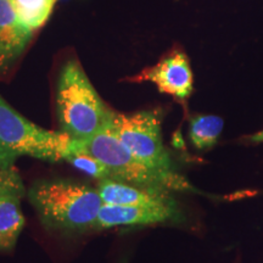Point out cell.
I'll use <instances>...</instances> for the list:
<instances>
[{
  "label": "cell",
  "mask_w": 263,
  "mask_h": 263,
  "mask_svg": "<svg viewBox=\"0 0 263 263\" xmlns=\"http://www.w3.org/2000/svg\"><path fill=\"white\" fill-rule=\"evenodd\" d=\"M27 196L43 224L62 233L94 229L104 205L97 189L71 179L37 180Z\"/></svg>",
  "instance_id": "1"
},
{
  "label": "cell",
  "mask_w": 263,
  "mask_h": 263,
  "mask_svg": "<svg viewBox=\"0 0 263 263\" xmlns=\"http://www.w3.org/2000/svg\"><path fill=\"white\" fill-rule=\"evenodd\" d=\"M57 112L61 132L85 141L110 126L111 110L88 78L77 59L62 67L57 85Z\"/></svg>",
  "instance_id": "2"
},
{
  "label": "cell",
  "mask_w": 263,
  "mask_h": 263,
  "mask_svg": "<svg viewBox=\"0 0 263 263\" xmlns=\"http://www.w3.org/2000/svg\"><path fill=\"white\" fill-rule=\"evenodd\" d=\"M64 132L48 130L18 114L0 97V166L12 168L21 156L49 162L64 161L71 145Z\"/></svg>",
  "instance_id": "3"
},
{
  "label": "cell",
  "mask_w": 263,
  "mask_h": 263,
  "mask_svg": "<svg viewBox=\"0 0 263 263\" xmlns=\"http://www.w3.org/2000/svg\"><path fill=\"white\" fill-rule=\"evenodd\" d=\"M77 141V140H76ZM80 145L110 170L112 179L137 185L167 189L171 192H194L193 185L177 171L170 172L151 167L121 143L110 128H105Z\"/></svg>",
  "instance_id": "4"
},
{
  "label": "cell",
  "mask_w": 263,
  "mask_h": 263,
  "mask_svg": "<svg viewBox=\"0 0 263 263\" xmlns=\"http://www.w3.org/2000/svg\"><path fill=\"white\" fill-rule=\"evenodd\" d=\"M161 108L143 110L133 114L114 111L110 128L127 149L141 161L155 168L174 172L172 159L162 140Z\"/></svg>",
  "instance_id": "5"
},
{
  "label": "cell",
  "mask_w": 263,
  "mask_h": 263,
  "mask_svg": "<svg viewBox=\"0 0 263 263\" xmlns=\"http://www.w3.org/2000/svg\"><path fill=\"white\" fill-rule=\"evenodd\" d=\"M130 82H150L160 93L167 94L185 104L194 91V74L188 55L182 48H173L156 65L141 70L129 78Z\"/></svg>",
  "instance_id": "6"
},
{
  "label": "cell",
  "mask_w": 263,
  "mask_h": 263,
  "mask_svg": "<svg viewBox=\"0 0 263 263\" xmlns=\"http://www.w3.org/2000/svg\"><path fill=\"white\" fill-rule=\"evenodd\" d=\"M184 215L179 203L164 206H101L94 229H110L128 226H153L179 223Z\"/></svg>",
  "instance_id": "7"
},
{
  "label": "cell",
  "mask_w": 263,
  "mask_h": 263,
  "mask_svg": "<svg viewBox=\"0 0 263 263\" xmlns=\"http://www.w3.org/2000/svg\"><path fill=\"white\" fill-rule=\"evenodd\" d=\"M97 190L105 205L164 206L178 203L171 190L137 185L115 179H100Z\"/></svg>",
  "instance_id": "8"
},
{
  "label": "cell",
  "mask_w": 263,
  "mask_h": 263,
  "mask_svg": "<svg viewBox=\"0 0 263 263\" xmlns=\"http://www.w3.org/2000/svg\"><path fill=\"white\" fill-rule=\"evenodd\" d=\"M32 35L15 14L11 0H0V72H6L17 61Z\"/></svg>",
  "instance_id": "9"
},
{
  "label": "cell",
  "mask_w": 263,
  "mask_h": 263,
  "mask_svg": "<svg viewBox=\"0 0 263 263\" xmlns=\"http://www.w3.org/2000/svg\"><path fill=\"white\" fill-rule=\"evenodd\" d=\"M21 197L16 195L0 196V250L14 249L25 227V217L20 205Z\"/></svg>",
  "instance_id": "10"
},
{
  "label": "cell",
  "mask_w": 263,
  "mask_h": 263,
  "mask_svg": "<svg viewBox=\"0 0 263 263\" xmlns=\"http://www.w3.org/2000/svg\"><path fill=\"white\" fill-rule=\"evenodd\" d=\"M224 121L215 115H193L189 120V140L197 151L215 147L221 136Z\"/></svg>",
  "instance_id": "11"
},
{
  "label": "cell",
  "mask_w": 263,
  "mask_h": 263,
  "mask_svg": "<svg viewBox=\"0 0 263 263\" xmlns=\"http://www.w3.org/2000/svg\"><path fill=\"white\" fill-rule=\"evenodd\" d=\"M11 4L21 24L35 32L48 22L57 0H11Z\"/></svg>",
  "instance_id": "12"
},
{
  "label": "cell",
  "mask_w": 263,
  "mask_h": 263,
  "mask_svg": "<svg viewBox=\"0 0 263 263\" xmlns=\"http://www.w3.org/2000/svg\"><path fill=\"white\" fill-rule=\"evenodd\" d=\"M77 170L93 177L97 179H112V174L110 170L105 164L99 161L97 157L91 155L88 150H85L83 146L80 145V143L76 140H71L70 149L66 154L65 160Z\"/></svg>",
  "instance_id": "13"
},
{
  "label": "cell",
  "mask_w": 263,
  "mask_h": 263,
  "mask_svg": "<svg viewBox=\"0 0 263 263\" xmlns=\"http://www.w3.org/2000/svg\"><path fill=\"white\" fill-rule=\"evenodd\" d=\"M26 194L27 193H26L24 183L15 167L4 168L0 166V196L16 195L22 197Z\"/></svg>",
  "instance_id": "14"
},
{
  "label": "cell",
  "mask_w": 263,
  "mask_h": 263,
  "mask_svg": "<svg viewBox=\"0 0 263 263\" xmlns=\"http://www.w3.org/2000/svg\"><path fill=\"white\" fill-rule=\"evenodd\" d=\"M246 139L251 141V143H263V129L257 132L256 134H252V136L248 137Z\"/></svg>",
  "instance_id": "15"
}]
</instances>
